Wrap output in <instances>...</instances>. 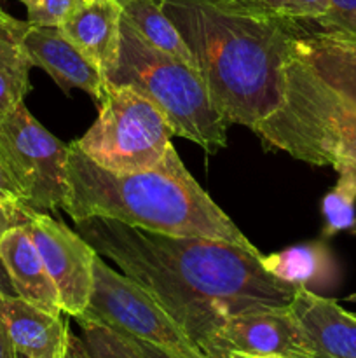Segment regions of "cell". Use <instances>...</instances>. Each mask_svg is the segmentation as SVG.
Listing matches in <instances>:
<instances>
[{"mask_svg": "<svg viewBox=\"0 0 356 358\" xmlns=\"http://www.w3.org/2000/svg\"><path fill=\"white\" fill-rule=\"evenodd\" d=\"M251 131L265 149L281 150L313 166L356 168V108L293 51L283 103Z\"/></svg>", "mask_w": 356, "mask_h": 358, "instance_id": "277c9868", "label": "cell"}, {"mask_svg": "<svg viewBox=\"0 0 356 358\" xmlns=\"http://www.w3.org/2000/svg\"><path fill=\"white\" fill-rule=\"evenodd\" d=\"M82 315L129 338L161 346L177 358H208L145 287L114 271L100 254L94 259L89 306Z\"/></svg>", "mask_w": 356, "mask_h": 358, "instance_id": "52a82bcc", "label": "cell"}, {"mask_svg": "<svg viewBox=\"0 0 356 358\" xmlns=\"http://www.w3.org/2000/svg\"><path fill=\"white\" fill-rule=\"evenodd\" d=\"M288 308L248 311L227 318L213 338L208 358H222L227 353L311 358L302 331Z\"/></svg>", "mask_w": 356, "mask_h": 358, "instance_id": "30bf717a", "label": "cell"}, {"mask_svg": "<svg viewBox=\"0 0 356 358\" xmlns=\"http://www.w3.org/2000/svg\"><path fill=\"white\" fill-rule=\"evenodd\" d=\"M54 282L63 313L75 318L89 306L98 252L65 224L44 212L30 210L24 226Z\"/></svg>", "mask_w": 356, "mask_h": 358, "instance_id": "9c48e42d", "label": "cell"}, {"mask_svg": "<svg viewBox=\"0 0 356 358\" xmlns=\"http://www.w3.org/2000/svg\"><path fill=\"white\" fill-rule=\"evenodd\" d=\"M337 173V182L321 201L325 238L356 233V168L342 166Z\"/></svg>", "mask_w": 356, "mask_h": 358, "instance_id": "ffe728a7", "label": "cell"}, {"mask_svg": "<svg viewBox=\"0 0 356 358\" xmlns=\"http://www.w3.org/2000/svg\"><path fill=\"white\" fill-rule=\"evenodd\" d=\"M177 136L166 115L131 86H108L100 114L72 142L98 166L133 173L157 166Z\"/></svg>", "mask_w": 356, "mask_h": 358, "instance_id": "8992f818", "label": "cell"}, {"mask_svg": "<svg viewBox=\"0 0 356 358\" xmlns=\"http://www.w3.org/2000/svg\"><path fill=\"white\" fill-rule=\"evenodd\" d=\"M0 198L7 203H14V205H24L23 191L10 173L2 150H0Z\"/></svg>", "mask_w": 356, "mask_h": 358, "instance_id": "d4e9b609", "label": "cell"}, {"mask_svg": "<svg viewBox=\"0 0 356 358\" xmlns=\"http://www.w3.org/2000/svg\"><path fill=\"white\" fill-rule=\"evenodd\" d=\"M0 320L14 350L28 358H65L70 327L61 315H52L21 297L0 296Z\"/></svg>", "mask_w": 356, "mask_h": 358, "instance_id": "9a60e30c", "label": "cell"}, {"mask_svg": "<svg viewBox=\"0 0 356 358\" xmlns=\"http://www.w3.org/2000/svg\"><path fill=\"white\" fill-rule=\"evenodd\" d=\"M0 13H3V9H2V7H0Z\"/></svg>", "mask_w": 356, "mask_h": 358, "instance_id": "1f68e13d", "label": "cell"}, {"mask_svg": "<svg viewBox=\"0 0 356 358\" xmlns=\"http://www.w3.org/2000/svg\"><path fill=\"white\" fill-rule=\"evenodd\" d=\"M75 322L82 331L80 341L87 358H143L135 339L129 336L86 315L75 317Z\"/></svg>", "mask_w": 356, "mask_h": 358, "instance_id": "44dd1931", "label": "cell"}, {"mask_svg": "<svg viewBox=\"0 0 356 358\" xmlns=\"http://www.w3.org/2000/svg\"><path fill=\"white\" fill-rule=\"evenodd\" d=\"M107 86L135 87L166 115L177 136L198 143L208 154L227 147L229 126L198 70L154 48L124 16L117 63L107 76Z\"/></svg>", "mask_w": 356, "mask_h": 358, "instance_id": "5b68a950", "label": "cell"}, {"mask_svg": "<svg viewBox=\"0 0 356 358\" xmlns=\"http://www.w3.org/2000/svg\"><path fill=\"white\" fill-rule=\"evenodd\" d=\"M0 150L35 212H56L68 194V145L49 133L27 105L0 117Z\"/></svg>", "mask_w": 356, "mask_h": 358, "instance_id": "ba28073f", "label": "cell"}, {"mask_svg": "<svg viewBox=\"0 0 356 358\" xmlns=\"http://www.w3.org/2000/svg\"><path fill=\"white\" fill-rule=\"evenodd\" d=\"M65 358H87L86 352H84V346L80 338L73 336L70 332V338H68V346H66V353Z\"/></svg>", "mask_w": 356, "mask_h": 358, "instance_id": "83f0119b", "label": "cell"}, {"mask_svg": "<svg viewBox=\"0 0 356 358\" xmlns=\"http://www.w3.org/2000/svg\"><path fill=\"white\" fill-rule=\"evenodd\" d=\"M0 296H9V297H20L17 296L16 289H14L10 276L7 273L6 266H3L2 259H0Z\"/></svg>", "mask_w": 356, "mask_h": 358, "instance_id": "4316f807", "label": "cell"}, {"mask_svg": "<svg viewBox=\"0 0 356 358\" xmlns=\"http://www.w3.org/2000/svg\"><path fill=\"white\" fill-rule=\"evenodd\" d=\"M14 358H28V357H27V355H23V353L16 352V353H14Z\"/></svg>", "mask_w": 356, "mask_h": 358, "instance_id": "4dcf8cb0", "label": "cell"}, {"mask_svg": "<svg viewBox=\"0 0 356 358\" xmlns=\"http://www.w3.org/2000/svg\"><path fill=\"white\" fill-rule=\"evenodd\" d=\"M0 259L21 299L47 313H63L54 282L27 227H13L0 238Z\"/></svg>", "mask_w": 356, "mask_h": 358, "instance_id": "2e32d148", "label": "cell"}, {"mask_svg": "<svg viewBox=\"0 0 356 358\" xmlns=\"http://www.w3.org/2000/svg\"><path fill=\"white\" fill-rule=\"evenodd\" d=\"M288 310L302 331L311 358H356V315L337 301L299 287Z\"/></svg>", "mask_w": 356, "mask_h": 358, "instance_id": "4fadbf2b", "label": "cell"}, {"mask_svg": "<svg viewBox=\"0 0 356 358\" xmlns=\"http://www.w3.org/2000/svg\"><path fill=\"white\" fill-rule=\"evenodd\" d=\"M23 44L34 66L45 70L66 94L77 87L93 96L98 105L105 100L108 86L103 72L63 34L61 28L28 24Z\"/></svg>", "mask_w": 356, "mask_h": 358, "instance_id": "8fae6325", "label": "cell"}, {"mask_svg": "<svg viewBox=\"0 0 356 358\" xmlns=\"http://www.w3.org/2000/svg\"><path fill=\"white\" fill-rule=\"evenodd\" d=\"M222 358H285V357H276V355H246V353H227Z\"/></svg>", "mask_w": 356, "mask_h": 358, "instance_id": "f546056e", "label": "cell"}, {"mask_svg": "<svg viewBox=\"0 0 356 358\" xmlns=\"http://www.w3.org/2000/svg\"><path fill=\"white\" fill-rule=\"evenodd\" d=\"M30 210L24 205H14L0 198V238L13 227L27 226Z\"/></svg>", "mask_w": 356, "mask_h": 358, "instance_id": "cb8c5ba5", "label": "cell"}, {"mask_svg": "<svg viewBox=\"0 0 356 358\" xmlns=\"http://www.w3.org/2000/svg\"><path fill=\"white\" fill-rule=\"evenodd\" d=\"M309 21L325 30H337L356 37V0H328V13Z\"/></svg>", "mask_w": 356, "mask_h": 358, "instance_id": "603a6c76", "label": "cell"}, {"mask_svg": "<svg viewBox=\"0 0 356 358\" xmlns=\"http://www.w3.org/2000/svg\"><path fill=\"white\" fill-rule=\"evenodd\" d=\"M122 16L138 30L147 42L195 69L194 56L180 30L163 10L161 0H119Z\"/></svg>", "mask_w": 356, "mask_h": 358, "instance_id": "ac0fdd59", "label": "cell"}, {"mask_svg": "<svg viewBox=\"0 0 356 358\" xmlns=\"http://www.w3.org/2000/svg\"><path fill=\"white\" fill-rule=\"evenodd\" d=\"M135 343H136V346H138L140 352H142L143 358H177L175 355H171L168 350L152 345V343L140 341V339H135Z\"/></svg>", "mask_w": 356, "mask_h": 358, "instance_id": "484cf974", "label": "cell"}, {"mask_svg": "<svg viewBox=\"0 0 356 358\" xmlns=\"http://www.w3.org/2000/svg\"><path fill=\"white\" fill-rule=\"evenodd\" d=\"M292 51L356 108V37L325 30L309 20H292Z\"/></svg>", "mask_w": 356, "mask_h": 358, "instance_id": "7c38bea8", "label": "cell"}, {"mask_svg": "<svg viewBox=\"0 0 356 358\" xmlns=\"http://www.w3.org/2000/svg\"><path fill=\"white\" fill-rule=\"evenodd\" d=\"M14 350L13 343H10L9 336H7L6 327H3L2 320H0V358H14Z\"/></svg>", "mask_w": 356, "mask_h": 358, "instance_id": "f1b7e54d", "label": "cell"}, {"mask_svg": "<svg viewBox=\"0 0 356 358\" xmlns=\"http://www.w3.org/2000/svg\"><path fill=\"white\" fill-rule=\"evenodd\" d=\"M227 126L253 129L285 98L292 20L244 0H161Z\"/></svg>", "mask_w": 356, "mask_h": 358, "instance_id": "7a4b0ae2", "label": "cell"}, {"mask_svg": "<svg viewBox=\"0 0 356 358\" xmlns=\"http://www.w3.org/2000/svg\"><path fill=\"white\" fill-rule=\"evenodd\" d=\"M262 266L276 278L297 287H307L311 283L330 278L332 255L327 245L321 241L295 245L278 254L262 255Z\"/></svg>", "mask_w": 356, "mask_h": 358, "instance_id": "d6986e66", "label": "cell"}, {"mask_svg": "<svg viewBox=\"0 0 356 358\" xmlns=\"http://www.w3.org/2000/svg\"><path fill=\"white\" fill-rule=\"evenodd\" d=\"M75 231L121 271L145 287L208 357L227 318L288 308L299 287L265 271L260 252L198 236H164L91 217Z\"/></svg>", "mask_w": 356, "mask_h": 358, "instance_id": "6da1fadb", "label": "cell"}, {"mask_svg": "<svg viewBox=\"0 0 356 358\" xmlns=\"http://www.w3.org/2000/svg\"><path fill=\"white\" fill-rule=\"evenodd\" d=\"M28 21L0 13V117L23 103L30 91V70L34 66L23 37Z\"/></svg>", "mask_w": 356, "mask_h": 358, "instance_id": "e0dca14e", "label": "cell"}, {"mask_svg": "<svg viewBox=\"0 0 356 358\" xmlns=\"http://www.w3.org/2000/svg\"><path fill=\"white\" fill-rule=\"evenodd\" d=\"M121 21L119 0H79L59 28L107 79L117 63Z\"/></svg>", "mask_w": 356, "mask_h": 358, "instance_id": "5bb4252c", "label": "cell"}, {"mask_svg": "<svg viewBox=\"0 0 356 358\" xmlns=\"http://www.w3.org/2000/svg\"><path fill=\"white\" fill-rule=\"evenodd\" d=\"M63 212L73 222L101 217L164 236L209 238L258 252L198 184L173 145L150 170L114 173L70 143Z\"/></svg>", "mask_w": 356, "mask_h": 358, "instance_id": "3957f363", "label": "cell"}, {"mask_svg": "<svg viewBox=\"0 0 356 358\" xmlns=\"http://www.w3.org/2000/svg\"><path fill=\"white\" fill-rule=\"evenodd\" d=\"M255 9L285 20H318L328 13V0H244Z\"/></svg>", "mask_w": 356, "mask_h": 358, "instance_id": "7402d4cb", "label": "cell"}]
</instances>
